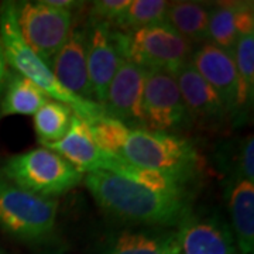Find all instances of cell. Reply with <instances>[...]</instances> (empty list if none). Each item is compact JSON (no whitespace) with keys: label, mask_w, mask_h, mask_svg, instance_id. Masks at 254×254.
Wrapping results in <instances>:
<instances>
[{"label":"cell","mask_w":254,"mask_h":254,"mask_svg":"<svg viewBox=\"0 0 254 254\" xmlns=\"http://www.w3.org/2000/svg\"><path fill=\"white\" fill-rule=\"evenodd\" d=\"M83 181L100 208L125 222L155 227L180 226L190 215L188 198L158 193L116 174L96 170L85 174Z\"/></svg>","instance_id":"cell-1"},{"label":"cell","mask_w":254,"mask_h":254,"mask_svg":"<svg viewBox=\"0 0 254 254\" xmlns=\"http://www.w3.org/2000/svg\"><path fill=\"white\" fill-rule=\"evenodd\" d=\"M0 41L7 65L14 72L36 83L48 98L69 106L73 115L85 119L89 125L106 116L103 108L96 102L82 99L66 91L57 81L50 66L26 44L17 27L14 1H4L0 7Z\"/></svg>","instance_id":"cell-2"},{"label":"cell","mask_w":254,"mask_h":254,"mask_svg":"<svg viewBox=\"0 0 254 254\" xmlns=\"http://www.w3.org/2000/svg\"><path fill=\"white\" fill-rule=\"evenodd\" d=\"M119 157L184 181H188L198 167V154L187 138L145 127H130Z\"/></svg>","instance_id":"cell-3"},{"label":"cell","mask_w":254,"mask_h":254,"mask_svg":"<svg viewBox=\"0 0 254 254\" xmlns=\"http://www.w3.org/2000/svg\"><path fill=\"white\" fill-rule=\"evenodd\" d=\"M1 175L21 190L53 199L73 190L83 180V174L44 147L7 158Z\"/></svg>","instance_id":"cell-4"},{"label":"cell","mask_w":254,"mask_h":254,"mask_svg":"<svg viewBox=\"0 0 254 254\" xmlns=\"http://www.w3.org/2000/svg\"><path fill=\"white\" fill-rule=\"evenodd\" d=\"M118 44L123 58L144 71L174 73L190 63L195 47L177 34L167 23L138 28L131 33L116 30Z\"/></svg>","instance_id":"cell-5"},{"label":"cell","mask_w":254,"mask_h":254,"mask_svg":"<svg viewBox=\"0 0 254 254\" xmlns=\"http://www.w3.org/2000/svg\"><path fill=\"white\" fill-rule=\"evenodd\" d=\"M58 202L21 190L0 175V227L26 242L51 236L57 222Z\"/></svg>","instance_id":"cell-6"},{"label":"cell","mask_w":254,"mask_h":254,"mask_svg":"<svg viewBox=\"0 0 254 254\" xmlns=\"http://www.w3.org/2000/svg\"><path fill=\"white\" fill-rule=\"evenodd\" d=\"M14 13L23 40L48 65L72 30L73 13L44 0L14 1Z\"/></svg>","instance_id":"cell-7"},{"label":"cell","mask_w":254,"mask_h":254,"mask_svg":"<svg viewBox=\"0 0 254 254\" xmlns=\"http://www.w3.org/2000/svg\"><path fill=\"white\" fill-rule=\"evenodd\" d=\"M143 116L148 130L171 133L190 119L181 92L171 72L145 71Z\"/></svg>","instance_id":"cell-8"},{"label":"cell","mask_w":254,"mask_h":254,"mask_svg":"<svg viewBox=\"0 0 254 254\" xmlns=\"http://www.w3.org/2000/svg\"><path fill=\"white\" fill-rule=\"evenodd\" d=\"M86 66L92 100L103 106L106 93L123 60L116 30L109 24L89 18L86 26Z\"/></svg>","instance_id":"cell-9"},{"label":"cell","mask_w":254,"mask_h":254,"mask_svg":"<svg viewBox=\"0 0 254 254\" xmlns=\"http://www.w3.org/2000/svg\"><path fill=\"white\" fill-rule=\"evenodd\" d=\"M144 82V69L123 58L110 82L102 106L106 116L120 120L128 127H133V125L144 126L141 109Z\"/></svg>","instance_id":"cell-10"},{"label":"cell","mask_w":254,"mask_h":254,"mask_svg":"<svg viewBox=\"0 0 254 254\" xmlns=\"http://www.w3.org/2000/svg\"><path fill=\"white\" fill-rule=\"evenodd\" d=\"M190 64L210 88L218 93L229 115H236L239 81L233 57L212 43L196 47Z\"/></svg>","instance_id":"cell-11"},{"label":"cell","mask_w":254,"mask_h":254,"mask_svg":"<svg viewBox=\"0 0 254 254\" xmlns=\"http://www.w3.org/2000/svg\"><path fill=\"white\" fill-rule=\"evenodd\" d=\"M48 66L66 91L82 99L92 100L86 66V28L73 23L66 41L53 57Z\"/></svg>","instance_id":"cell-12"},{"label":"cell","mask_w":254,"mask_h":254,"mask_svg":"<svg viewBox=\"0 0 254 254\" xmlns=\"http://www.w3.org/2000/svg\"><path fill=\"white\" fill-rule=\"evenodd\" d=\"M180 254H237L230 227L222 219L193 218L190 213L177 232Z\"/></svg>","instance_id":"cell-13"},{"label":"cell","mask_w":254,"mask_h":254,"mask_svg":"<svg viewBox=\"0 0 254 254\" xmlns=\"http://www.w3.org/2000/svg\"><path fill=\"white\" fill-rule=\"evenodd\" d=\"M175 81L188 116L203 125H216L227 118V110L218 93L200 76L190 63L182 65L175 72Z\"/></svg>","instance_id":"cell-14"},{"label":"cell","mask_w":254,"mask_h":254,"mask_svg":"<svg viewBox=\"0 0 254 254\" xmlns=\"http://www.w3.org/2000/svg\"><path fill=\"white\" fill-rule=\"evenodd\" d=\"M43 147L61 155L83 175L99 170V164L105 154L93 140L91 125L76 115H73L68 133L60 141L43 144Z\"/></svg>","instance_id":"cell-15"},{"label":"cell","mask_w":254,"mask_h":254,"mask_svg":"<svg viewBox=\"0 0 254 254\" xmlns=\"http://www.w3.org/2000/svg\"><path fill=\"white\" fill-rule=\"evenodd\" d=\"M99 170L116 174L127 181L133 182L147 190L158 192V193L170 195L175 198H188L187 187H185L187 181L173 177V175H168V174L137 167V165L127 163L126 160L120 158L118 155L105 153L99 164Z\"/></svg>","instance_id":"cell-16"},{"label":"cell","mask_w":254,"mask_h":254,"mask_svg":"<svg viewBox=\"0 0 254 254\" xmlns=\"http://www.w3.org/2000/svg\"><path fill=\"white\" fill-rule=\"evenodd\" d=\"M233 237L242 254L254 250V182L236 180L229 192Z\"/></svg>","instance_id":"cell-17"},{"label":"cell","mask_w":254,"mask_h":254,"mask_svg":"<svg viewBox=\"0 0 254 254\" xmlns=\"http://www.w3.org/2000/svg\"><path fill=\"white\" fill-rule=\"evenodd\" d=\"M209 10L198 1H174L168 4L165 23L190 44L199 47L209 43Z\"/></svg>","instance_id":"cell-18"},{"label":"cell","mask_w":254,"mask_h":254,"mask_svg":"<svg viewBox=\"0 0 254 254\" xmlns=\"http://www.w3.org/2000/svg\"><path fill=\"white\" fill-rule=\"evenodd\" d=\"M50 100L46 92L36 83L17 72H9L1 93L0 118L14 115H36L43 105Z\"/></svg>","instance_id":"cell-19"},{"label":"cell","mask_w":254,"mask_h":254,"mask_svg":"<svg viewBox=\"0 0 254 254\" xmlns=\"http://www.w3.org/2000/svg\"><path fill=\"white\" fill-rule=\"evenodd\" d=\"M106 254H180L177 232L125 230L112 243Z\"/></svg>","instance_id":"cell-20"},{"label":"cell","mask_w":254,"mask_h":254,"mask_svg":"<svg viewBox=\"0 0 254 254\" xmlns=\"http://www.w3.org/2000/svg\"><path fill=\"white\" fill-rule=\"evenodd\" d=\"M72 118L73 112L69 106L57 100H48L34 115L38 143L43 145L60 141L68 133Z\"/></svg>","instance_id":"cell-21"},{"label":"cell","mask_w":254,"mask_h":254,"mask_svg":"<svg viewBox=\"0 0 254 254\" xmlns=\"http://www.w3.org/2000/svg\"><path fill=\"white\" fill-rule=\"evenodd\" d=\"M243 3H219L209 10V43L233 53L239 31L237 18Z\"/></svg>","instance_id":"cell-22"},{"label":"cell","mask_w":254,"mask_h":254,"mask_svg":"<svg viewBox=\"0 0 254 254\" xmlns=\"http://www.w3.org/2000/svg\"><path fill=\"white\" fill-rule=\"evenodd\" d=\"M236 65L239 92L237 110L246 108L253 100L254 91V33H246L237 37L236 46L232 53Z\"/></svg>","instance_id":"cell-23"},{"label":"cell","mask_w":254,"mask_h":254,"mask_svg":"<svg viewBox=\"0 0 254 254\" xmlns=\"http://www.w3.org/2000/svg\"><path fill=\"white\" fill-rule=\"evenodd\" d=\"M170 1L165 0H130V4L118 21L115 30L131 33L138 28L165 23Z\"/></svg>","instance_id":"cell-24"},{"label":"cell","mask_w":254,"mask_h":254,"mask_svg":"<svg viewBox=\"0 0 254 254\" xmlns=\"http://www.w3.org/2000/svg\"><path fill=\"white\" fill-rule=\"evenodd\" d=\"M91 131L95 143L103 153L119 157L130 131V127L120 120L105 116L96 120L95 123H91Z\"/></svg>","instance_id":"cell-25"},{"label":"cell","mask_w":254,"mask_h":254,"mask_svg":"<svg viewBox=\"0 0 254 254\" xmlns=\"http://www.w3.org/2000/svg\"><path fill=\"white\" fill-rule=\"evenodd\" d=\"M130 4V0H98L92 3L91 20L102 21L115 28L123 13Z\"/></svg>","instance_id":"cell-26"},{"label":"cell","mask_w":254,"mask_h":254,"mask_svg":"<svg viewBox=\"0 0 254 254\" xmlns=\"http://www.w3.org/2000/svg\"><path fill=\"white\" fill-rule=\"evenodd\" d=\"M235 165L237 170V180H247L254 182V138L247 136L239 147Z\"/></svg>","instance_id":"cell-27"},{"label":"cell","mask_w":254,"mask_h":254,"mask_svg":"<svg viewBox=\"0 0 254 254\" xmlns=\"http://www.w3.org/2000/svg\"><path fill=\"white\" fill-rule=\"evenodd\" d=\"M47 4L57 7V9L68 10V11H72L73 10H78L82 7L85 3L83 1H75V0H44Z\"/></svg>","instance_id":"cell-28"},{"label":"cell","mask_w":254,"mask_h":254,"mask_svg":"<svg viewBox=\"0 0 254 254\" xmlns=\"http://www.w3.org/2000/svg\"><path fill=\"white\" fill-rule=\"evenodd\" d=\"M7 75H9V65L6 61V57L3 53V47H1V41H0V96L3 93V88H4V83L7 79Z\"/></svg>","instance_id":"cell-29"},{"label":"cell","mask_w":254,"mask_h":254,"mask_svg":"<svg viewBox=\"0 0 254 254\" xmlns=\"http://www.w3.org/2000/svg\"><path fill=\"white\" fill-rule=\"evenodd\" d=\"M0 254H3V253H1V250H0Z\"/></svg>","instance_id":"cell-30"}]
</instances>
